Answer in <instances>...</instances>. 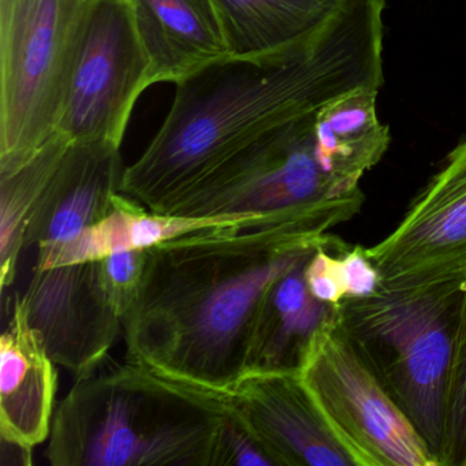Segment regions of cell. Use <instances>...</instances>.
Here are the masks:
<instances>
[{
	"label": "cell",
	"instance_id": "obj_14",
	"mask_svg": "<svg viewBox=\"0 0 466 466\" xmlns=\"http://www.w3.org/2000/svg\"><path fill=\"white\" fill-rule=\"evenodd\" d=\"M133 7L155 83L176 86L230 56L212 0H135Z\"/></svg>",
	"mask_w": 466,
	"mask_h": 466
},
{
	"label": "cell",
	"instance_id": "obj_19",
	"mask_svg": "<svg viewBox=\"0 0 466 466\" xmlns=\"http://www.w3.org/2000/svg\"><path fill=\"white\" fill-rule=\"evenodd\" d=\"M72 141L56 132L25 163L0 174V283H15L25 250L26 223Z\"/></svg>",
	"mask_w": 466,
	"mask_h": 466
},
{
	"label": "cell",
	"instance_id": "obj_4",
	"mask_svg": "<svg viewBox=\"0 0 466 466\" xmlns=\"http://www.w3.org/2000/svg\"><path fill=\"white\" fill-rule=\"evenodd\" d=\"M466 285L380 290L338 305V324L441 465L447 390Z\"/></svg>",
	"mask_w": 466,
	"mask_h": 466
},
{
	"label": "cell",
	"instance_id": "obj_20",
	"mask_svg": "<svg viewBox=\"0 0 466 466\" xmlns=\"http://www.w3.org/2000/svg\"><path fill=\"white\" fill-rule=\"evenodd\" d=\"M441 466H466V304L447 390Z\"/></svg>",
	"mask_w": 466,
	"mask_h": 466
},
{
	"label": "cell",
	"instance_id": "obj_7",
	"mask_svg": "<svg viewBox=\"0 0 466 466\" xmlns=\"http://www.w3.org/2000/svg\"><path fill=\"white\" fill-rule=\"evenodd\" d=\"M299 375L357 466H438L354 350L338 315L313 338Z\"/></svg>",
	"mask_w": 466,
	"mask_h": 466
},
{
	"label": "cell",
	"instance_id": "obj_18",
	"mask_svg": "<svg viewBox=\"0 0 466 466\" xmlns=\"http://www.w3.org/2000/svg\"><path fill=\"white\" fill-rule=\"evenodd\" d=\"M230 56H268L297 45L331 20L338 0H212Z\"/></svg>",
	"mask_w": 466,
	"mask_h": 466
},
{
	"label": "cell",
	"instance_id": "obj_27",
	"mask_svg": "<svg viewBox=\"0 0 466 466\" xmlns=\"http://www.w3.org/2000/svg\"><path fill=\"white\" fill-rule=\"evenodd\" d=\"M129 2H132V4H133V2H135V0H129Z\"/></svg>",
	"mask_w": 466,
	"mask_h": 466
},
{
	"label": "cell",
	"instance_id": "obj_23",
	"mask_svg": "<svg viewBox=\"0 0 466 466\" xmlns=\"http://www.w3.org/2000/svg\"><path fill=\"white\" fill-rule=\"evenodd\" d=\"M215 466H275L263 447L228 408Z\"/></svg>",
	"mask_w": 466,
	"mask_h": 466
},
{
	"label": "cell",
	"instance_id": "obj_6",
	"mask_svg": "<svg viewBox=\"0 0 466 466\" xmlns=\"http://www.w3.org/2000/svg\"><path fill=\"white\" fill-rule=\"evenodd\" d=\"M316 116L256 141L179 196L166 214L258 217L329 231L356 217L364 193L342 196L319 165Z\"/></svg>",
	"mask_w": 466,
	"mask_h": 466
},
{
	"label": "cell",
	"instance_id": "obj_10",
	"mask_svg": "<svg viewBox=\"0 0 466 466\" xmlns=\"http://www.w3.org/2000/svg\"><path fill=\"white\" fill-rule=\"evenodd\" d=\"M21 297L29 323L56 364L76 379L99 370L122 327L106 297L100 260L35 267Z\"/></svg>",
	"mask_w": 466,
	"mask_h": 466
},
{
	"label": "cell",
	"instance_id": "obj_21",
	"mask_svg": "<svg viewBox=\"0 0 466 466\" xmlns=\"http://www.w3.org/2000/svg\"><path fill=\"white\" fill-rule=\"evenodd\" d=\"M148 250L130 249L113 253L100 260L106 297L124 320L135 305L146 274Z\"/></svg>",
	"mask_w": 466,
	"mask_h": 466
},
{
	"label": "cell",
	"instance_id": "obj_2",
	"mask_svg": "<svg viewBox=\"0 0 466 466\" xmlns=\"http://www.w3.org/2000/svg\"><path fill=\"white\" fill-rule=\"evenodd\" d=\"M329 234L310 223L263 220L149 248L140 293L122 320L127 361L228 394L248 375L267 291Z\"/></svg>",
	"mask_w": 466,
	"mask_h": 466
},
{
	"label": "cell",
	"instance_id": "obj_12",
	"mask_svg": "<svg viewBox=\"0 0 466 466\" xmlns=\"http://www.w3.org/2000/svg\"><path fill=\"white\" fill-rule=\"evenodd\" d=\"M124 171L119 147L72 141L29 217L25 249L72 241L107 217L121 192Z\"/></svg>",
	"mask_w": 466,
	"mask_h": 466
},
{
	"label": "cell",
	"instance_id": "obj_11",
	"mask_svg": "<svg viewBox=\"0 0 466 466\" xmlns=\"http://www.w3.org/2000/svg\"><path fill=\"white\" fill-rule=\"evenodd\" d=\"M226 400L275 466H357L299 372L248 373Z\"/></svg>",
	"mask_w": 466,
	"mask_h": 466
},
{
	"label": "cell",
	"instance_id": "obj_15",
	"mask_svg": "<svg viewBox=\"0 0 466 466\" xmlns=\"http://www.w3.org/2000/svg\"><path fill=\"white\" fill-rule=\"evenodd\" d=\"M286 222L258 217H185L157 214L135 198L116 193L107 217L86 228L72 241L37 247L36 268L102 260L106 256L130 249H149L162 242L219 226L241 223Z\"/></svg>",
	"mask_w": 466,
	"mask_h": 466
},
{
	"label": "cell",
	"instance_id": "obj_24",
	"mask_svg": "<svg viewBox=\"0 0 466 466\" xmlns=\"http://www.w3.org/2000/svg\"><path fill=\"white\" fill-rule=\"evenodd\" d=\"M339 277L345 299H365L381 290L380 275L367 248L359 245H348L339 253Z\"/></svg>",
	"mask_w": 466,
	"mask_h": 466
},
{
	"label": "cell",
	"instance_id": "obj_22",
	"mask_svg": "<svg viewBox=\"0 0 466 466\" xmlns=\"http://www.w3.org/2000/svg\"><path fill=\"white\" fill-rule=\"evenodd\" d=\"M348 245V242L329 234L308 260L305 280L310 293L319 301L339 305L345 299L339 277V253Z\"/></svg>",
	"mask_w": 466,
	"mask_h": 466
},
{
	"label": "cell",
	"instance_id": "obj_16",
	"mask_svg": "<svg viewBox=\"0 0 466 466\" xmlns=\"http://www.w3.org/2000/svg\"><path fill=\"white\" fill-rule=\"evenodd\" d=\"M309 258L267 291L253 329L248 373L299 372L319 329L337 318L338 305L319 301L308 289Z\"/></svg>",
	"mask_w": 466,
	"mask_h": 466
},
{
	"label": "cell",
	"instance_id": "obj_17",
	"mask_svg": "<svg viewBox=\"0 0 466 466\" xmlns=\"http://www.w3.org/2000/svg\"><path fill=\"white\" fill-rule=\"evenodd\" d=\"M378 94L379 89H360L316 114V157L339 195L361 192L362 177L389 149L390 127L379 121Z\"/></svg>",
	"mask_w": 466,
	"mask_h": 466
},
{
	"label": "cell",
	"instance_id": "obj_1",
	"mask_svg": "<svg viewBox=\"0 0 466 466\" xmlns=\"http://www.w3.org/2000/svg\"><path fill=\"white\" fill-rule=\"evenodd\" d=\"M386 0L343 4L318 32L268 56L214 62L176 84L167 116L125 167L121 193L157 214L256 141L383 84Z\"/></svg>",
	"mask_w": 466,
	"mask_h": 466
},
{
	"label": "cell",
	"instance_id": "obj_8",
	"mask_svg": "<svg viewBox=\"0 0 466 466\" xmlns=\"http://www.w3.org/2000/svg\"><path fill=\"white\" fill-rule=\"evenodd\" d=\"M129 0H95L73 64L56 132L121 148L133 110L155 86Z\"/></svg>",
	"mask_w": 466,
	"mask_h": 466
},
{
	"label": "cell",
	"instance_id": "obj_9",
	"mask_svg": "<svg viewBox=\"0 0 466 466\" xmlns=\"http://www.w3.org/2000/svg\"><path fill=\"white\" fill-rule=\"evenodd\" d=\"M381 290L466 285V136L447 155L397 228L367 248Z\"/></svg>",
	"mask_w": 466,
	"mask_h": 466
},
{
	"label": "cell",
	"instance_id": "obj_3",
	"mask_svg": "<svg viewBox=\"0 0 466 466\" xmlns=\"http://www.w3.org/2000/svg\"><path fill=\"white\" fill-rule=\"evenodd\" d=\"M228 413L226 394L127 360L77 379L45 455L54 466H215Z\"/></svg>",
	"mask_w": 466,
	"mask_h": 466
},
{
	"label": "cell",
	"instance_id": "obj_26",
	"mask_svg": "<svg viewBox=\"0 0 466 466\" xmlns=\"http://www.w3.org/2000/svg\"><path fill=\"white\" fill-rule=\"evenodd\" d=\"M339 4H349V2H357V0H338Z\"/></svg>",
	"mask_w": 466,
	"mask_h": 466
},
{
	"label": "cell",
	"instance_id": "obj_25",
	"mask_svg": "<svg viewBox=\"0 0 466 466\" xmlns=\"http://www.w3.org/2000/svg\"><path fill=\"white\" fill-rule=\"evenodd\" d=\"M2 447V465H32V450L34 447L10 439L0 438Z\"/></svg>",
	"mask_w": 466,
	"mask_h": 466
},
{
	"label": "cell",
	"instance_id": "obj_5",
	"mask_svg": "<svg viewBox=\"0 0 466 466\" xmlns=\"http://www.w3.org/2000/svg\"><path fill=\"white\" fill-rule=\"evenodd\" d=\"M95 0H0V174L56 132Z\"/></svg>",
	"mask_w": 466,
	"mask_h": 466
},
{
	"label": "cell",
	"instance_id": "obj_13",
	"mask_svg": "<svg viewBox=\"0 0 466 466\" xmlns=\"http://www.w3.org/2000/svg\"><path fill=\"white\" fill-rule=\"evenodd\" d=\"M56 392V361L17 294L0 338V438L32 447L50 438Z\"/></svg>",
	"mask_w": 466,
	"mask_h": 466
}]
</instances>
